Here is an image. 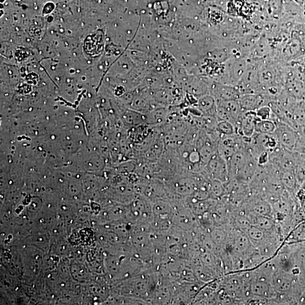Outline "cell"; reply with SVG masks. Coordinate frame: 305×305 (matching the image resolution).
I'll list each match as a JSON object with an SVG mask.
<instances>
[{
  "label": "cell",
  "instance_id": "obj_1",
  "mask_svg": "<svg viewBox=\"0 0 305 305\" xmlns=\"http://www.w3.org/2000/svg\"><path fill=\"white\" fill-rule=\"evenodd\" d=\"M204 173L210 180H218L226 184L230 180L227 161L218 151L206 165Z\"/></svg>",
  "mask_w": 305,
  "mask_h": 305
},
{
  "label": "cell",
  "instance_id": "obj_2",
  "mask_svg": "<svg viewBox=\"0 0 305 305\" xmlns=\"http://www.w3.org/2000/svg\"><path fill=\"white\" fill-rule=\"evenodd\" d=\"M273 135L279 144L284 149L293 150L299 131L284 122L278 121Z\"/></svg>",
  "mask_w": 305,
  "mask_h": 305
},
{
  "label": "cell",
  "instance_id": "obj_3",
  "mask_svg": "<svg viewBox=\"0 0 305 305\" xmlns=\"http://www.w3.org/2000/svg\"><path fill=\"white\" fill-rule=\"evenodd\" d=\"M296 278L292 273L278 269L273 273L271 284L277 293H288L292 289Z\"/></svg>",
  "mask_w": 305,
  "mask_h": 305
},
{
  "label": "cell",
  "instance_id": "obj_4",
  "mask_svg": "<svg viewBox=\"0 0 305 305\" xmlns=\"http://www.w3.org/2000/svg\"><path fill=\"white\" fill-rule=\"evenodd\" d=\"M257 115L255 111L245 112L236 125V133L241 137H252L255 133Z\"/></svg>",
  "mask_w": 305,
  "mask_h": 305
},
{
  "label": "cell",
  "instance_id": "obj_5",
  "mask_svg": "<svg viewBox=\"0 0 305 305\" xmlns=\"http://www.w3.org/2000/svg\"><path fill=\"white\" fill-rule=\"evenodd\" d=\"M250 291L253 295L261 296L267 299H274L277 293L271 282L254 280L251 281Z\"/></svg>",
  "mask_w": 305,
  "mask_h": 305
},
{
  "label": "cell",
  "instance_id": "obj_6",
  "mask_svg": "<svg viewBox=\"0 0 305 305\" xmlns=\"http://www.w3.org/2000/svg\"><path fill=\"white\" fill-rule=\"evenodd\" d=\"M239 103L244 112L255 111L264 105V98L257 95H247L239 98Z\"/></svg>",
  "mask_w": 305,
  "mask_h": 305
},
{
  "label": "cell",
  "instance_id": "obj_7",
  "mask_svg": "<svg viewBox=\"0 0 305 305\" xmlns=\"http://www.w3.org/2000/svg\"><path fill=\"white\" fill-rule=\"evenodd\" d=\"M272 231H264L256 226L252 225L245 233L248 236L253 245L257 248L270 236Z\"/></svg>",
  "mask_w": 305,
  "mask_h": 305
},
{
  "label": "cell",
  "instance_id": "obj_8",
  "mask_svg": "<svg viewBox=\"0 0 305 305\" xmlns=\"http://www.w3.org/2000/svg\"><path fill=\"white\" fill-rule=\"evenodd\" d=\"M280 179L285 189L292 193L296 196L300 187L295 172L293 171L282 172Z\"/></svg>",
  "mask_w": 305,
  "mask_h": 305
},
{
  "label": "cell",
  "instance_id": "obj_9",
  "mask_svg": "<svg viewBox=\"0 0 305 305\" xmlns=\"http://www.w3.org/2000/svg\"><path fill=\"white\" fill-rule=\"evenodd\" d=\"M209 192L211 198L219 200L227 195L225 184L218 180L210 181Z\"/></svg>",
  "mask_w": 305,
  "mask_h": 305
},
{
  "label": "cell",
  "instance_id": "obj_10",
  "mask_svg": "<svg viewBox=\"0 0 305 305\" xmlns=\"http://www.w3.org/2000/svg\"><path fill=\"white\" fill-rule=\"evenodd\" d=\"M276 128V124L271 120H263L257 116L255 121V132L259 133L273 134Z\"/></svg>",
  "mask_w": 305,
  "mask_h": 305
},
{
  "label": "cell",
  "instance_id": "obj_11",
  "mask_svg": "<svg viewBox=\"0 0 305 305\" xmlns=\"http://www.w3.org/2000/svg\"><path fill=\"white\" fill-rule=\"evenodd\" d=\"M252 224L266 231L274 230L277 226V223L272 218L267 216H258V215H255L253 219Z\"/></svg>",
  "mask_w": 305,
  "mask_h": 305
},
{
  "label": "cell",
  "instance_id": "obj_12",
  "mask_svg": "<svg viewBox=\"0 0 305 305\" xmlns=\"http://www.w3.org/2000/svg\"><path fill=\"white\" fill-rule=\"evenodd\" d=\"M164 145L161 139H157L147 150L145 154L146 158L151 161L159 158L162 155Z\"/></svg>",
  "mask_w": 305,
  "mask_h": 305
},
{
  "label": "cell",
  "instance_id": "obj_13",
  "mask_svg": "<svg viewBox=\"0 0 305 305\" xmlns=\"http://www.w3.org/2000/svg\"><path fill=\"white\" fill-rule=\"evenodd\" d=\"M217 131L221 135V137L232 135V134L236 133L235 125L226 120H218Z\"/></svg>",
  "mask_w": 305,
  "mask_h": 305
},
{
  "label": "cell",
  "instance_id": "obj_14",
  "mask_svg": "<svg viewBox=\"0 0 305 305\" xmlns=\"http://www.w3.org/2000/svg\"><path fill=\"white\" fill-rule=\"evenodd\" d=\"M293 151L300 155L305 156V135L302 132H299Z\"/></svg>",
  "mask_w": 305,
  "mask_h": 305
},
{
  "label": "cell",
  "instance_id": "obj_15",
  "mask_svg": "<svg viewBox=\"0 0 305 305\" xmlns=\"http://www.w3.org/2000/svg\"><path fill=\"white\" fill-rule=\"evenodd\" d=\"M245 304H270V300L261 296L252 294L246 300Z\"/></svg>",
  "mask_w": 305,
  "mask_h": 305
},
{
  "label": "cell",
  "instance_id": "obj_16",
  "mask_svg": "<svg viewBox=\"0 0 305 305\" xmlns=\"http://www.w3.org/2000/svg\"><path fill=\"white\" fill-rule=\"evenodd\" d=\"M302 133H303L304 134V135H305V124H304V127H303V129H302Z\"/></svg>",
  "mask_w": 305,
  "mask_h": 305
}]
</instances>
